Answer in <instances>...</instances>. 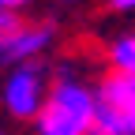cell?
Here are the masks:
<instances>
[{
  "mask_svg": "<svg viewBox=\"0 0 135 135\" xmlns=\"http://www.w3.org/2000/svg\"><path fill=\"white\" fill-rule=\"evenodd\" d=\"M98 83L83 75V68L64 56L53 68V90L34 120V135H94L98 128Z\"/></svg>",
  "mask_w": 135,
  "mask_h": 135,
  "instance_id": "obj_1",
  "label": "cell"
},
{
  "mask_svg": "<svg viewBox=\"0 0 135 135\" xmlns=\"http://www.w3.org/2000/svg\"><path fill=\"white\" fill-rule=\"evenodd\" d=\"M49 90H53V68H45V60L8 68L0 75V105L11 120H23V124L38 120Z\"/></svg>",
  "mask_w": 135,
  "mask_h": 135,
  "instance_id": "obj_2",
  "label": "cell"
},
{
  "mask_svg": "<svg viewBox=\"0 0 135 135\" xmlns=\"http://www.w3.org/2000/svg\"><path fill=\"white\" fill-rule=\"evenodd\" d=\"M94 90H98L94 135H135V79L105 71Z\"/></svg>",
  "mask_w": 135,
  "mask_h": 135,
  "instance_id": "obj_3",
  "label": "cell"
},
{
  "mask_svg": "<svg viewBox=\"0 0 135 135\" xmlns=\"http://www.w3.org/2000/svg\"><path fill=\"white\" fill-rule=\"evenodd\" d=\"M53 45H56V23L53 19H23L0 41V68L38 64Z\"/></svg>",
  "mask_w": 135,
  "mask_h": 135,
  "instance_id": "obj_4",
  "label": "cell"
},
{
  "mask_svg": "<svg viewBox=\"0 0 135 135\" xmlns=\"http://www.w3.org/2000/svg\"><path fill=\"white\" fill-rule=\"evenodd\" d=\"M101 64L105 71L116 75H131L135 79V30H120L101 45Z\"/></svg>",
  "mask_w": 135,
  "mask_h": 135,
  "instance_id": "obj_5",
  "label": "cell"
},
{
  "mask_svg": "<svg viewBox=\"0 0 135 135\" xmlns=\"http://www.w3.org/2000/svg\"><path fill=\"white\" fill-rule=\"evenodd\" d=\"M30 8H34V0H0V11L4 15H23Z\"/></svg>",
  "mask_w": 135,
  "mask_h": 135,
  "instance_id": "obj_6",
  "label": "cell"
},
{
  "mask_svg": "<svg viewBox=\"0 0 135 135\" xmlns=\"http://www.w3.org/2000/svg\"><path fill=\"white\" fill-rule=\"evenodd\" d=\"M23 19H26V15H4V11H0V41H4V38H8V34L19 26Z\"/></svg>",
  "mask_w": 135,
  "mask_h": 135,
  "instance_id": "obj_7",
  "label": "cell"
},
{
  "mask_svg": "<svg viewBox=\"0 0 135 135\" xmlns=\"http://www.w3.org/2000/svg\"><path fill=\"white\" fill-rule=\"evenodd\" d=\"M105 8L116 11V15H131L135 11V0H105Z\"/></svg>",
  "mask_w": 135,
  "mask_h": 135,
  "instance_id": "obj_8",
  "label": "cell"
},
{
  "mask_svg": "<svg viewBox=\"0 0 135 135\" xmlns=\"http://www.w3.org/2000/svg\"><path fill=\"white\" fill-rule=\"evenodd\" d=\"M0 135H11V131H4V128H0Z\"/></svg>",
  "mask_w": 135,
  "mask_h": 135,
  "instance_id": "obj_9",
  "label": "cell"
}]
</instances>
